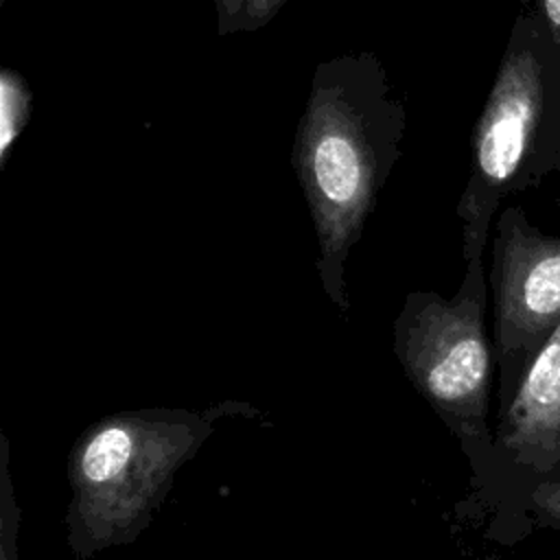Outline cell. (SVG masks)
Returning a JSON list of instances; mask_svg holds the SVG:
<instances>
[{
    "mask_svg": "<svg viewBox=\"0 0 560 560\" xmlns=\"http://www.w3.org/2000/svg\"><path fill=\"white\" fill-rule=\"evenodd\" d=\"M405 127V101L376 55L343 52L315 66L291 164L315 230L322 289L343 315L346 262L400 158Z\"/></svg>",
    "mask_w": 560,
    "mask_h": 560,
    "instance_id": "6da1fadb",
    "label": "cell"
},
{
    "mask_svg": "<svg viewBox=\"0 0 560 560\" xmlns=\"http://www.w3.org/2000/svg\"><path fill=\"white\" fill-rule=\"evenodd\" d=\"M133 409L90 422L68 453L66 542L72 560L131 545L153 523L177 472L236 409Z\"/></svg>",
    "mask_w": 560,
    "mask_h": 560,
    "instance_id": "7a4b0ae2",
    "label": "cell"
},
{
    "mask_svg": "<svg viewBox=\"0 0 560 560\" xmlns=\"http://www.w3.org/2000/svg\"><path fill=\"white\" fill-rule=\"evenodd\" d=\"M457 203L464 262L483 258L499 203L560 168V46L523 11L510 33L470 138Z\"/></svg>",
    "mask_w": 560,
    "mask_h": 560,
    "instance_id": "3957f363",
    "label": "cell"
},
{
    "mask_svg": "<svg viewBox=\"0 0 560 560\" xmlns=\"http://www.w3.org/2000/svg\"><path fill=\"white\" fill-rule=\"evenodd\" d=\"M488 284L483 258L466 262L453 298L435 291L407 293L394 319V354L413 389L457 438L481 481L490 448V392L494 346L486 330Z\"/></svg>",
    "mask_w": 560,
    "mask_h": 560,
    "instance_id": "277c9868",
    "label": "cell"
},
{
    "mask_svg": "<svg viewBox=\"0 0 560 560\" xmlns=\"http://www.w3.org/2000/svg\"><path fill=\"white\" fill-rule=\"evenodd\" d=\"M490 291L501 411L560 324V234L547 236L521 208H503L494 223Z\"/></svg>",
    "mask_w": 560,
    "mask_h": 560,
    "instance_id": "5b68a950",
    "label": "cell"
},
{
    "mask_svg": "<svg viewBox=\"0 0 560 560\" xmlns=\"http://www.w3.org/2000/svg\"><path fill=\"white\" fill-rule=\"evenodd\" d=\"M560 477V324L542 343L512 400L497 413L486 472L475 499L518 501Z\"/></svg>",
    "mask_w": 560,
    "mask_h": 560,
    "instance_id": "8992f818",
    "label": "cell"
},
{
    "mask_svg": "<svg viewBox=\"0 0 560 560\" xmlns=\"http://www.w3.org/2000/svg\"><path fill=\"white\" fill-rule=\"evenodd\" d=\"M33 114V92L24 77L13 68L0 70V168L28 125Z\"/></svg>",
    "mask_w": 560,
    "mask_h": 560,
    "instance_id": "52a82bcc",
    "label": "cell"
},
{
    "mask_svg": "<svg viewBox=\"0 0 560 560\" xmlns=\"http://www.w3.org/2000/svg\"><path fill=\"white\" fill-rule=\"evenodd\" d=\"M284 4L287 0H214L217 33L223 37L256 33L267 26Z\"/></svg>",
    "mask_w": 560,
    "mask_h": 560,
    "instance_id": "ba28073f",
    "label": "cell"
},
{
    "mask_svg": "<svg viewBox=\"0 0 560 560\" xmlns=\"http://www.w3.org/2000/svg\"><path fill=\"white\" fill-rule=\"evenodd\" d=\"M22 508L9 470V440L0 431V560H20Z\"/></svg>",
    "mask_w": 560,
    "mask_h": 560,
    "instance_id": "9c48e42d",
    "label": "cell"
},
{
    "mask_svg": "<svg viewBox=\"0 0 560 560\" xmlns=\"http://www.w3.org/2000/svg\"><path fill=\"white\" fill-rule=\"evenodd\" d=\"M516 505L532 514L540 525L560 527V477L536 483L516 501Z\"/></svg>",
    "mask_w": 560,
    "mask_h": 560,
    "instance_id": "30bf717a",
    "label": "cell"
},
{
    "mask_svg": "<svg viewBox=\"0 0 560 560\" xmlns=\"http://www.w3.org/2000/svg\"><path fill=\"white\" fill-rule=\"evenodd\" d=\"M521 4L527 13L542 22L553 42L560 46V0H521Z\"/></svg>",
    "mask_w": 560,
    "mask_h": 560,
    "instance_id": "8fae6325",
    "label": "cell"
},
{
    "mask_svg": "<svg viewBox=\"0 0 560 560\" xmlns=\"http://www.w3.org/2000/svg\"><path fill=\"white\" fill-rule=\"evenodd\" d=\"M0 2H2V0H0Z\"/></svg>",
    "mask_w": 560,
    "mask_h": 560,
    "instance_id": "7c38bea8",
    "label": "cell"
}]
</instances>
